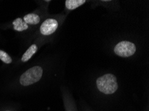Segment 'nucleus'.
Segmentation results:
<instances>
[{"instance_id": "7", "label": "nucleus", "mask_w": 149, "mask_h": 111, "mask_svg": "<svg viewBox=\"0 0 149 111\" xmlns=\"http://www.w3.org/2000/svg\"><path fill=\"white\" fill-rule=\"evenodd\" d=\"M24 21L27 24L36 25L39 23L40 18L36 13H29V14L25 15V17H24Z\"/></svg>"}, {"instance_id": "4", "label": "nucleus", "mask_w": 149, "mask_h": 111, "mask_svg": "<svg viewBox=\"0 0 149 111\" xmlns=\"http://www.w3.org/2000/svg\"><path fill=\"white\" fill-rule=\"evenodd\" d=\"M58 21L54 19H46L40 27V32L44 35H49L56 31L58 28Z\"/></svg>"}, {"instance_id": "3", "label": "nucleus", "mask_w": 149, "mask_h": 111, "mask_svg": "<svg viewBox=\"0 0 149 111\" xmlns=\"http://www.w3.org/2000/svg\"><path fill=\"white\" fill-rule=\"evenodd\" d=\"M114 50L117 55L123 57H128L134 55L136 52V46L131 42L123 41L115 46Z\"/></svg>"}, {"instance_id": "8", "label": "nucleus", "mask_w": 149, "mask_h": 111, "mask_svg": "<svg viewBox=\"0 0 149 111\" xmlns=\"http://www.w3.org/2000/svg\"><path fill=\"white\" fill-rule=\"evenodd\" d=\"M66 7L70 10H75L79 6L83 5L85 3V0H66Z\"/></svg>"}, {"instance_id": "9", "label": "nucleus", "mask_w": 149, "mask_h": 111, "mask_svg": "<svg viewBox=\"0 0 149 111\" xmlns=\"http://www.w3.org/2000/svg\"><path fill=\"white\" fill-rule=\"evenodd\" d=\"M0 59L6 64H10L12 62V58L5 51L0 50Z\"/></svg>"}, {"instance_id": "5", "label": "nucleus", "mask_w": 149, "mask_h": 111, "mask_svg": "<svg viewBox=\"0 0 149 111\" xmlns=\"http://www.w3.org/2000/svg\"><path fill=\"white\" fill-rule=\"evenodd\" d=\"M13 29L17 31H22L28 29V24L26 23V22L22 18H17L16 19H15L13 21Z\"/></svg>"}, {"instance_id": "6", "label": "nucleus", "mask_w": 149, "mask_h": 111, "mask_svg": "<svg viewBox=\"0 0 149 111\" xmlns=\"http://www.w3.org/2000/svg\"><path fill=\"white\" fill-rule=\"evenodd\" d=\"M37 50H38L37 45L35 44L31 45V46L29 47L28 50L26 51V53L24 54L23 56H22V62H26V61L30 60L31 58V57H32L36 53Z\"/></svg>"}, {"instance_id": "2", "label": "nucleus", "mask_w": 149, "mask_h": 111, "mask_svg": "<svg viewBox=\"0 0 149 111\" xmlns=\"http://www.w3.org/2000/svg\"><path fill=\"white\" fill-rule=\"evenodd\" d=\"M43 69L39 66H35L30 68L28 71L22 74L19 79L22 85L29 86L38 82L42 78Z\"/></svg>"}, {"instance_id": "1", "label": "nucleus", "mask_w": 149, "mask_h": 111, "mask_svg": "<svg viewBox=\"0 0 149 111\" xmlns=\"http://www.w3.org/2000/svg\"><path fill=\"white\" fill-rule=\"evenodd\" d=\"M96 85L98 90L106 94H113L118 89L116 78L112 74H106L99 77L96 81Z\"/></svg>"}]
</instances>
